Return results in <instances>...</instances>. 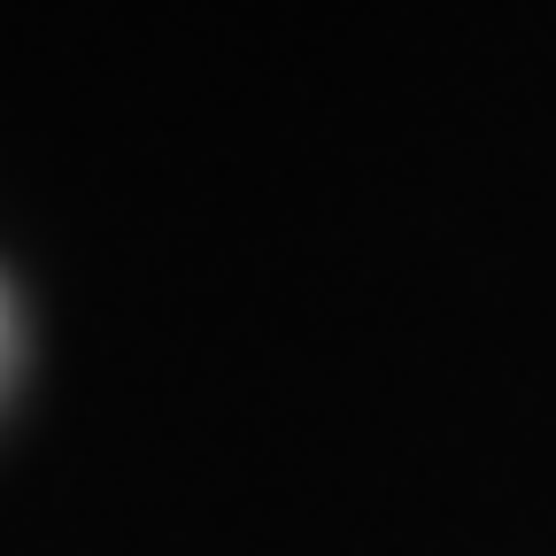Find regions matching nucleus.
I'll return each mask as SVG.
<instances>
[]
</instances>
